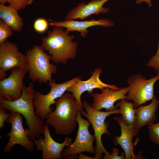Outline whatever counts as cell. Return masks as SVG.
<instances>
[{
  "label": "cell",
  "mask_w": 159,
  "mask_h": 159,
  "mask_svg": "<svg viewBox=\"0 0 159 159\" xmlns=\"http://www.w3.org/2000/svg\"><path fill=\"white\" fill-rule=\"evenodd\" d=\"M34 84L26 86L23 83L21 97L15 100L0 99V107L11 112H18L24 116L29 128V138L34 140L44 135V122L36 114L34 104L35 91Z\"/></svg>",
  "instance_id": "1"
},
{
  "label": "cell",
  "mask_w": 159,
  "mask_h": 159,
  "mask_svg": "<svg viewBox=\"0 0 159 159\" xmlns=\"http://www.w3.org/2000/svg\"><path fill=\"white\" fill-rule=\"evenodd\" d=\"M55 110L49 113L46 124L52 126L58 134L67 135L72 133L78 124V113L83 111L73 95L64 93L55 100Z\"/></svg>",
  "instance_id": "2"
},
{
  "label": "cell",
  "mask_w": 159,
  "mask_h": 159,
  "mask_svg": "<svg viewBox=\"0 0 159 159\" xmlns=\"http://www.w3.org/2000/svg\"><path fill=\"white\" fill-rule=\"evenodd\" d=\"M69 34L63 27L55 26L48 31L46 37L42 38L41 46L51 55L54 63L66 64L67 61L75 57L77 42H73L74 36Z\"/></svg>",
  "instance_id": "3"
},
{
  "label": "cell",
  "mask_w": 159,
  "mask_h": 159,
  "mask_svg": "<svg viewBox=\"0 0 159 159\" xmlns=\"http://www.w3.org/2000/svg\"><path fill=\"white\" fill-rule=\"evenodd\" d=\"M29 78L33 82L42 84L52 80V74L57 73V66L50 63L51 55L44 52L41 46L33 45L25 52Z\"/></svg>",
  "instance_id": "4"
},
{
  "label": "cell",
  "mask_w": 159,
  "mask_h": 159,
  "mask_svg": "<svg viewBox=\"0 0 159 159\" xmlns=\"http://www.w3.org/2000/svg\"><path fill=\"white\" fill-rule=\"evenodd\" d=\"M82 104L86 112L83 110L81 112V114L88 119L92 125L95 132L96 144L95 148L96 152L95 158V159H102L103 153L105 154V156L110 153L106 150L101 141L102 135L106 134L109 136L111 135L108 130L109 123L107 122H105V120L107 117L110 115L120 113V109L103 112L94 109L86 101H84Z\"/></svg>",
  "instance_id": "5"
},
{
  "label": "cell",
  "mask_w": 159,
  "mask_h": 159,
  "mask_svg": "<svg viewBox=\"0 0 159 159\" xmlns=\"http://www.w3.org/2000/svg\"><path fill=\"white\" fill-rule=\"evenodd\" d=\"M159 80V72L149 79L139 73L133 75L127 80L128 89L126 100L133 102L136 109L148 101L152 100L155 97L154 85Z\"/></svg>",
  "instance_id": "6"
},
{
  "label": "cell",
  "mask_w": 159,
  "mask_h": 159,
  "mask_svg": "<svg viewBox=\"0 0 159 159\" xmlns=\"http://www.w3.org/2000/svg\"><path fill=\"white\" fill-rule=\"evenodd\" d=\"M81 78L76 77L67 82L57 84L54 79L49 83L51 87L49 92L45 95L40 92L35 91L34 95V104L36 115L42 120L46 119L47 115L53 109L50 106L54 103L56 99L61 97L71 86L77 82Z\"/></svg>",
  "instance_id": "7"
},
{
  "label": "cell",
  "mask_w": 159,
  "mask_h": 159,
  "mask_svg": "<svg viewBox=\"0 0 159 159\" xmlns=\"http://www.w3.org/2000/svg\"><path fill=\"white\" fill-rule=\"evenodd\" d=\"M81 114L80 111L77 114L78 129L76 138L72 143L63 150L61 156L63 159H77L78 154L84 152L95 153L93 146L95 137L90 133L88 130L91 123L88 120L83 118Z\"/></svg>",
  "instance_id": "8"
},
{
  "label": "cell",
  "mask_w": 159,
  "mask_h": 159,
  "mask_svg": "<svg viewBox=\"0 0 159 159\" xmlns=\"http://www.w3.org/2000/svg\"><path fill=\"white\" fill-rule=\"evenodd\" d=\"M21 115L18 112H11L9 117L6 121L11 124V129L10 132L6 134L9 138L3 150L4 153L11 152L12 147L16 144L21 145L29 152H32L34 149L35 145L34 141L28 137L29 128L24 129Z\"/></svg>",
  "instance_id": "9"
},
{
  "label": "cell",
  "mask_w": 159,
  "mask_h": 159,
  "mask_svg": "<svg viewBox=\"0 0 159 159\" xmlns=\"http://www.w3.org/2000/svg\"><path fill=\"white\" fill-rule=\"evenodd\" d=\"M10 70V75L0 81V99L13 101L21 96L23 79L28 69L26 66L14 67Z\"/></svg>",
  "instance_id": "10"
},
{
  "label": "cell",
  "mask_w": 159,
  "mask_h": 159,
  "mask_svg": "<svg viewBox=\"0 0 159 159\" xmlns=\"http://www.w3.org/2000/svg\"><path fill=\"white\" fill-rule=\"evenodd\" d=\"M44 138L40 137L34 140L37 150L42 152V159H61L63 148L72 143L71 139L66 137L61 143H57L52 138L49 129L48 125L44 126Z\"/></svg>",
  "instance_id": "11"
},
{
  "label": "cell",
  "mask_w": 159,
  "mask_h": 159,
  "mask_svg": "<svg viewBox=\"0 0 159 159\" xmlns=\"http://www.w3.org/2000/svg\"><path fill=\"white\" fill-rule=\"evenodd\" d=\"M102 72L100 67L95 69L92 73V75L88 80L82 81L80 80L71 86L67 91L72 93L80 108L83 109V106L81 100V96L82 93L87 91L92 94L94 89L98 88L102 90L104 88L108 87L115 90H120L122 87H118L116 86L105 84L99 78V76Z\"/></svg>",
  "instance_id": "12"
},
{
  "label": "cell",
  "mask_w": 159,
  "mask_h": 159,
  "mask_svg": "<svg viewBox=\"0 0 159 159\" xmlns=\"http://www.w3.org/2000/svg\"><path fill=\"white\" fill-rule=\"evenodd\" d=\"M27 65L26 54L21 52L17 45L6 40L0 44V68L4 71L14 67H23Z\"/></svg>",
  "instance_id": "13"
},
{
  "label": "cell",
  "mask_w": 159,
  "mask_h": 159,
  "mask_svg": "<svg viewBox=\"0 0 159 159\" xmlns=\"http://www.w3.org/2000/svg\"><path fill=\"white\" fill-rule=\"evenodd\" d=\"M128 90L127 87L117 90L104 88L101 90V93H95L91 94L93 98L91 106L97 110L102 108L105 109L107 111L115 110L117 107L114 105V103L118 100L126 99Z\"/></svg>",
  "instance_id": "14"
},
{
  "label": "cell",
  "mask_w": 159,
  "mask_h": 159,
  "mask_svg": "<svg viewBox=\"0 0 159 159\" xmlns=\"http://www.w3.org/2000/svg\"><path fill=\"white\" fill-rule=\"evenodd\" d=\"M113 118L119 124L121 129L120 136L114 137L112 142L114 145L120 146L124 151L125 159H140L139 158H140L135 155L133 152L134 147L132 143V139L138 133L135 130L133 125H128L125 123L121 116L115 117Z\"/></svg>",
  "instance_id": "15"
},
{
  "label": "cell",
  "mask_w": 159,
  "mask_h": 159,
  "mask_svg": "<svg viewBox=\"0 0 159 159\" xmlns=\"http://www.w3.org/2000/svg\"><path fill=\"white\" fill-rule=\"evenodd\" d=\"M51 26L64 27L66 31H77L80 32L81 36L84 37L89 33L87 28L95 26H100L104 27H112L114 23L108 19H100L96 20L92 19L88 20L79 21L70 20L64 21H56L51 19H48Z\"/></svg>",
  "instance_id": "16"
},
{
  "label": "cell",
  "mask_w": 159,
  "mask_h": 159,
  "mask_svg": "<svg viewBox=\"0 0 159 159\" xmlns=\"http://www.w3.org/2000/svg\"><path fill=\"white\" fill-rule=\"evenodd\" d=\"M109 0H92L87 4L81 3L70 10L64 19V21L79 19L83 20L92 14H105L109 8L103 7L104 4Z\"/></svg>",
  "instance_id": "17"
},
{
  "label": "cell",
  "mask_w": 159,
  "mask_h": 159,
  "mask_svg": "<svg viewBox=\"0 0 159 159\" xmlns=\"http://www.w3.org/2000/svg\"><path fill=\"white\" fill-rule=\"evenodd\" d=\"M159 105V100L155 96L149 105H141L135 109V120L133 126L137 132H138L143 126L154 123L156 119V112Z\"/></svg>",
  "instance_id": "18"
},
{
  "label": "cell",
  "mask_w": 159,
  "mask_h": 159,
  "mask_svg": "<svg viewBox=\"0 0 159 159\" xmlns=\"http://www.w3.org/2000/svg\"><path fill=\"white\" fill-rule=\"evenodd\" d=\"M18 11L11 6L0 4V19L16 32L21 31L24 25L23 19L19 14Z\"/></svg>",
  "instance_id": "19"
},
{
  "label": "cell",
  "mask_w": 159,
  "mask_h": 159,
  "mask_svg": "<svg viewBox=\"0 0 159 159\" xmlns=\"http://www.w3.org/2000/svg\"><path fill=\"white\" fill-rule=\"evenodd\" d=\"M115 106L120 107L121 116L125 123L128 125L134 124L135 115L132 102H129L126 99L122 100Z\"/></svg>",
  "instance_id": "20"
},
{
  "label": "cell",
  "mask_w": 159,
  "mask_h": 159,
  "mask_svg": "<svg viewBox=\"0 0 159 159\" xmlns=\"http://www.w3.org/2000/svg\"><path fill=\"white\" fill-rule=\"evenodd\" d=\"M13 30L10 26L0 19V44L4 42L13 34Z\"/></svg>",
  "instance_id": "21"
},
{
  "label": "cell",
  "mask_w": 159,
  "mask_h": 159,
  "mask_svg": "<svg viewBox=\"0 0 159 159\" xmlns=\"http://www.w3.org/2000/svg\"><path fill=\"white\" fill-rule=\"evenodd\" d=\"M148 136L151 141L159 146V121L149 125Z\"/></svg>",
  "instance_id": "22"
},
{
  "label": "cell",
  "mask_w": 159,
  "mask_h": 159,
  "mask_svg": "<svg viewBox=\"0 0 159 159\" xmlns=\"http://www.w3.org/2000/svg\"><path fill=\"white\" fill-rule=\"evenodd\" d=\"M49 24L45 19L40 18L37 19L34 24L35 30L39 33H43L46 32L48 29Z\"/></svg>",
  "instance_id": "23"
},
{
  "label": "cell",
  "mask_w": 159,
  "mask_h": 159,
  "mask_svg": "<svg viewBox=\"0 0 159 159\" xmlns=\"http://www.w3.org/2000/svg\"><path fill=\"white\" fill-rule=\"evenodd\" d=\"M35 0H7L9 5L20 11L31 4Z\"/></svg>",
  "instance_id": "24"
},
{
  "label": "cell",
  "mask_w": 159,
  "mask_h": 159,
  "mask_svg": "<svg viewBox=\"0 0 159 159\" xmlns=\"http://www.w3.org/2000/svg\"><path fill=\"white\" fill-rule=\"evenodd\" d=\"M119 152L117 148L114 147L112 148V154H110L106 156L103 157L104 159H124L125 158V153H122L120 155H119Z\"/></svg>",
  "instance_id": "25"
},
{
  "label": "cell",
  "mask_w": 159,
  "mask_h": 159,
  "mask_svg": "<svg viewBox=\"0 0 159 159\" xmlns=\"http://www.w3.org/2000/svg\"><path fill=\"white\" fill-rule=\"evenodd\" d=\"M147 65L150 67L153 68L157 72H159V56L152 57L150 59Z\"/></svg>",
  "instance_id": "26"
},
{
  "label": "cell",
  "mask_w": 159,
  "mask_h": 159,
  "mask_svg": "<svg viewBox=\"0 0 159 159\" xmlns=\"http://www.w3.org/2000/svg\"><path fill=\"white\" fill-rule=\"evenodd\" d=\"M10 113L6 112L5 109L0 107V128L4 127V124L5 121L9 117Z\"/></svg>",
  "instance_id": "27"
},
{
  "label": "cell",
  "mask_w": 159,
  "mask_h": 159,
  "mask_svg": "<svg viewBox=\"0 0 159 159\" xmlns=\"http://www.w3.org/2000/svg\"><path fill=\"white\" fill-rule=\"evenodd\" d=\"M6 72L0 68V81L6 78L7 76Z\"/></svg>",
  "instance_id": "28"
},
{
  "label": "cell",
  "mask_w": 159,
  "mask_h": 159,
  "mask_svg": "<svg viewBox=\"0 0 159 159\" xmlns=\"http://www.w3.org/2000/svg\"><path fill=\"white\" fill-rule=\"evenodd\" d=\"M143 2H146L149 7L152 6L151 0H136V3L137 4H139Z\"/></svg>",
  "instance_id": "29"
},
{
  "label": "cell",
  "mask_w": 159,
  "mask_h": 159,
  "mask_svg": "<svg viewBox=\"0 0 159 159\" xmlns=\"http://www.w3.org/2000/svg\"><path fill=\"white\" fill-rule=\"evenodd\" d=\"M79 154L78 158L80 159H95V157L93 158L85 155L82 154L81 153H80Z\"/></svg>",
  "instance_id": "30"
},
{
  "label": "cell",
  "mask_w": 159,
  "mask_h": 159,
  "mask_svg": "<svg viewBox=\"0 0 159 159\" xmlns=\"http://www.w3.org/2000/svg\"><path fill=\"white\" fill-rule=\"evenodd\" d=\"M155 57H157L159 56V41L158 42V45H157V49L155 55L154 56Z\"/></svg>",
  "instance_id": "31"
},
{
  "label": "cell",
  "mask_w": 159,
  "mask_h": 159,
  "mask_svg": "<svg viewBox=\"0 0 159 159\" xmlns=\"http://www.w3.org/2000/svg\"><path fill=\"white\" fill-rule=\"evenodd\" d=\"M0 4L4 5L6 3H8L7 0H0Z\"/></svg>",
  "instance_id": "32"
},
{
  "label": "cell",
  "mask_w": 159,
  "mask_h": 159,
  "mask_svg": "<svg viewBox=\"0 0 159 159\" xmlns=\"http://www.w3.org/2000/svg\"></svg>",
  "instance_id": "33"
}]
</instances>
